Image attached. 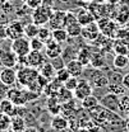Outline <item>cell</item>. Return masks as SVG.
Listing matches in <instances>:
<instances>
[{"label":"cell","instance_id":"5b68a950","mask_svg":"<svg viewBox=\"0 0 129 132\" xmlns=\"http://www.w3.org/2000/svg\"><path fill=\"white\" fill-rule=\"evenodd\" d=\"M92 93H93V88H92L91 82L88 81L87 79L82 78V79H79L77 88L73 92V97H74V99H77V100H82V99H84L86 97L91 95Z\"/></svg>","mask_w":129,"mask_h":132},{"label":"cell","instance_id":"4fadbf2b","mask_svg":"<svg viewBox=\"0 0 129 132\" xmlns=\"http://www.w3.org/2000/svg\"><path fill=\"white\" fill-rule=\"evenodd\" d=\"M101 127L105 130V132H123L127 130V121H124V118L115 119V121L106 122Z\"/></svg>","mask_w":129,"mask_h":132},{"label":"cell","instance_id":"9c48e42d","mask_svg":"<svg viewBox=\"0 0 129 132\" xmlns=\"http://www.w3.org/2000/svg\"><path fill=\"white\" fill-rule=\"evenodd\" d=\"M46 55L42 53V51H30L28 55L26 56L27 60V66H31L35 69H40L41 66L46 62Z\"/></svg>","mask_w":129,"mask_h":132},{"label":"cell","instance_id":"7c38bea8","mask_svg":"<svg viewBox=\"0 0 129 132\" xmlns=\"http://www.w3.org/2000/svg\"><path fill=\"white\" fill-rule=\"evenodd\" d=\"M100 28H98V24H97V22H92V23H90V24H87L86 27H83V29H82V37L86 39V41H90V42H92V41H95L97 37L100 36Z\"/></svg>","mask_w":129,"mask_h":132},{"label":"cell","instance_id":"8992f818","mask_svg":"<svg viewBox=\"0 0 129 132\" xmlns=\"http://www.w3.org/2000/svg\"><path fill=\"white\" fill-rule=\"evenodd\" d=\"M5 33H6V38L13 41L17 39L22 36H24V24L19 20L10 22L6 27H5Z\"/></svg>","mask_w":129,"mask_h":132},{"label":"cell","instance_id":"2e32d148","mask_svg":"<svg viewBox=\"0 0 129 132\" xmlns=\"http://www.w3.org/2000/svg\"><path fill=\"white\" fill-rule=\"evenodd\" d=\"M66 70L69 71L70 76H77V78H81L83 71H84V65L82 64L78 59H74V60H70L65 64Z\"/></svg>","mask_w":129,"mask_h":132},{"label":"cell","instance_id":"60d3db41","mask_svg":"<svg viewBox=\"0 0 129 132\" xmlns=\"http://www.w3.org/2000/svg\"><path fill=\"white\" fill-rule=\"evenodd\" d=\"M76 22H78V20H77V14H76L74 12H72V10H66L64 27L69 26V24H73V23H76Z\"/></svg>","mask_w":129,"mask_h":132},{"label":"cell","instance_id":"d6986e66","mask_svg":"<svg viewBox=\"0 0 129 132\" xmlns=\"http://www.w3.org/2000/svg\"><path fill=\"white\" fill-rule=\"evenodd\" d=\"M38 72H40V75H42L44 78H46L50 81L54 80V79H55V75H56L55 67L51 65V62H47V61L38 69Z\"/></svg>","mask_w":129,"mask_h":132},{"label":"cell","instance_id":"d4e9b609","mask_svg":"<svg viewBox=\"0 0 129 132\" xmlns=\"http://www.w3.org/2000/svg\"><path fill=\"white\" fill-rule=\"evenodd\" d=\"M113 65L116 70H123L129 65V57L127 55H115L113 60Z\"/></svg>","mask_w":129,"mask_h":132},{"label":"cell","instance_id":"f907efd6","mask_svg":"<svg viewBox=\"0 0 129 132\" xmlns=\"http://www.w3.org/2000/svg\"><path fill=\"white\" fill-rule=\"evenodd\" d=\"M92 3H97V4H104V3H106V0H93Z\"/></svg>","mask_w":129,"mask_h":132},{"label":"cell","instance_id":"e0dca14e","mask_svg":"<svg viewBox=\"0 0 129 132\" xmlns=\"http://www.w3.org/2000/svg\"><path fill=\"white\" fill-rule=\"evenodd\" d=\"M17 111H18V105H16L10 99L8 98L0 99V112L1 113H5L9 117H13V116L17 114Z\"/></svg>","mask_w":129,"mask_h":132},{"label":"cell","instance_id":"db71d44e","mask_svg":"<svg viewBox=\"0 0 129 132\" xmlns=\"http://www.w3.org/2000/svg\"><path fill=\"white\" fill-rule=\"evenodd\" d=\"M127 131L129 132V121H127Z\"/></svg>","mask_w":129,"mask_h":132},{"label":"cell","instance_id":"7bdbcfd3","mask_svg":"<svg viewBox=\"0 0 129 132\" xmlns=\"http://www.w3.org/2000/svg\"><path fill=\"white\" fill-rule=\"evenodd\" d=\"M50 62H51V65L55 67V70H60V69H63V67H65V64H66L62 56H58V57H55V59H51Z\"/></svg>","mask_w":129,"mask_h":132},{"label":"cell","instance_id":"7a4b0ae2","mask_svg":"<svg viewBox=\"0 0 129 132\" xmlns=\"http://www.w3.org/2000/svg\"><path fill=\"white\" fill-rule=\"evenodd\" d=\"M51 13H52V8L42 4V5L38 6L37 9H33L32 10V13H31V19H32V22L35 24H37L38 27H41V26L47 24Z\"/></svg>","mask_w":129,"mask_h":132},{"label":"cell","instance_id":"91938a15","mask_svg":"<svg viewBox=\"0 0 129 132\" xmlns=\"http://www.w3.org/2000/svg\"><path fill=\"white\" fill-rule=\"evenodd\" d=\"M74 1H82V0H74Z\"/></svg>","mask_w":129,"mask_h":132},{"label":"cell","instance_id":"f35d334b","mask_svg":"<svg viewBox=\"0 0 129 132\" xmlns=\"http://www.w3.org/2000/svg\"><path fill=\"white\" fill-rule=\"evenodd\" d=\"M78 81H79V78H77V76H70V78H69L64 84H63V85H64L68 90L74 92V89H76V88H77V85H78Z\"/></svg>","mask_w":129,"mask_h":132},{"label":"cell","instance_id":"8fae6325","mask_svg":"<svg viewBox=\"0 0 129 132\" xmlns=\"http://www.w3.org/2000/svg\"><path fill=\"white\" fill-rule=\"evenodd\" d=\"M44 52H45L46 57H49L50 60H51V59H55V57L60 56L62 52H63L62 43H59V42H56V41H54V39L51 38V39H49L47 42L45 43Z\"/></svg>","mask_w":129,"mask_h":132},{"label":"cell","instance_id":"277c9868","mask_svg":"<svg viewBox=\"0 0 129 132\" xmlns=\"http://www.w3.org/2000/svg\"><path fill=\"white\" fill-rule=\"evenodd\" d=\"M10 50L16 53L17 56H27L28 52L31 51V46H30V39L24 36L13 39L12 45H10Z\"/></svg>","mask_w":129,"mask_h":132},{"label":"cell","instance_id":"9f6ffc18","mask_svg":"<svg viewBox=\"0 0 129 132\" xmlns=\"http://www.w3.org/2000/svg\"><path fill=\"white\" fill-rule=\"evenodd\" d=\"M21 1H22V3H26V0H21Z\"/></svg>","mask_w":129,"mask_h":132},{"label":"cell","instance_id":"b9f144b4","mask_svg":"<svg viewBox=\"0 0 129 132\" xmlns=\"http://www.w3.org/2000/svg\"><path fill=\"white\" fill-rule=\"evenodd\" d=\"M107 78H109V82H121L123 80L120 71H113V70L107 72Z\"/></svg>","mask_w":129,"mask_h":132},{"label":"cell","instance_id":"11a10c76","mask_svg":"<svg viewBox=\"0 0 129 132\" xmlns=\"http://www.w3.org/2000/svg\"><path fill=\"white\" fill-rule=\"evenodd\" d=\"M125 117H127V121H129V111H128V113L125 114Z\"/></svg>","mask_w":129,"mask_h":132},{"label":"cell","instance_id":"74e56055","mask_svg":"<svg viewBox=\"0 0 129 132\" xmlns=\"http://www.w3.org/2000/svg\"><path fill=\"white\" fill-rule=\"evenodd\" d=\"M69 78H70V74H69V71L66 70V67H63V69H60V70H56L55 79H56L58 81H60V82L64 84Z\"/></svg>","mask_w":129,"mask_h":132},{"label":"cell","instance_id":"3957f363","mask_svg":"<svg viewBox=\"0 0 129 132\" xmlns=\"http://www.w3.org/2000/svg\"><path fill=\"white\" fill-rule=\"evenodd\" d=\"M97 24H98L100 32L102 33L104 36H106L109 38H115L116 31L119 29V24L114 19L109 18V16H105V18L98 19L97 20Z\"/></svg>","mask_w":129,"mask_h":132},{"label":"cell","instance_id":"c3c4849f","mask_svg":"<svg viewBox=\"0 0 129 132\" xmlns=\"http://www.w3.org/2000/svg\"><path fill=\"white\" fill-rule=\"evenodd\" d=\"M54 1H55V0H42V4H44V5H47V6H51V8H52V5H54Z\"/></svg>","mask_w":129,"mask_h":132},{"label":"cell","instance_id":"ba28073f","mask_svg":"<svg viewBox=\"0 0 129 132\" xmlns=\"http://www.w3.org/2000/svg\"><path fill=\"white\" fill-rule=\"evenodd\" d=\"M65 14H66V10H62V9H58V10H52L50 19L47 22L49 28L52 31V29H58V28H65L64 27V22H65Z\"/></svg>","mask_w":129,"mask_h":132},{"label":"cell","instance_id":"484cf974","mask_svg":"<svg viewBox=\"0 0 129 132\" xmlns=\"http://www.w3.org/2000/svg\"><path fill=\"white\" fill-rule=\"evenodd\" d=\"M129 111V94H123L119 97V114L123 118Z\"/></svg>","mask_w":129,"mask_h":132},{"label":"cell","instance_id":"5bb4252c","mask_svg":"<svg viewBox=\"0 0 129 132\" xmlns=\"http://www.w3.org/2000/svg\"><path fill=\"white\" fill-rule=\"evenodd\" d=\"M51 128L56 132H64L69 128V119L64 116L55 114L51 119Z\"/></svg>","mask_w":129,"mask_h":132},{"label":"cell","instance_id":"ac0fdd59","mask_svg":"<svg viewBox=\"0 0 129 132\" xmlns=\"http://www.w3.org/2000/svg\"><path fill=\"white\" fill-rule=\"evenodd\" d=\"M0 62L4 65V67H14L17 64V55L12 50L3 52V55L0 56Z\"/></svg>","mask_w":129,"mask_h":132},{"label":"cell","instance_id":"f546056e","mask_svg":"<svg viewBox=\"0 0 129 132\" xmlns=\"http://www.w3.org/2000/svg\"><path fill=\"white\" fill-rule=\"evenodd\" d=\"M38 28H40V27H38L37 24H35L33 22L28 23V24H24V37H27L28 39L37 37V34H38Z\"/></svg>","mask_w":129,"mask_h":132},{"label":"cell","instance_id":"4316f807","mask_svg":"<svg viewBox=\"0 0 129 132\" xmlns=\"http://www.w3.org/2000/svg\"><path fill=\"white\" fill-rule=\"evenodd\" d=\"M106 88H107V92L114 93V94H116L119 97L127 93V89L123 85V82H109V85Z\"/></svg>","mask_w":129,"mask_h":132},{"label":"cell","instance_id":"4dcf8cb0","mask_svg":"<svg viewBox=\"0 0 129 132\" xmlns=\"http://www.w3.org/2000/svg\"><path fill=\"white\" fill-rule=\"evenodd\" d=\"M77 55H78V50H76L73 46H68V47L63 48V52H62L60 56L64 59L65 62H68V61H70V60L77 59Z\"/></svg>","mask_w":129,"mask_h":132},{"label":"cell","instance_id":"836d02e7","mask_svg":"<svg viewBox=\"0 0 129 132\" xmlns=\"http://www.w3.org/2000/svg\"><path fill=\"white\" fill-rule=\"evenodd\" d=\"M37 37H38L41 41H44V42L46 43L49 39L52 38V31H51L49 27L41 26V27L38 28V34H37Z\"/></svg>","mask_w":129,"mask_h":132},{"label":"cell","instance_id":"f6af8a7d","mask_svg":"<svg viewBox=\"0 0 129 132\" xmlns=\"http://www.w3.org/2000/svg\"><path fill=\"white\" fill-rule=\"evenodd\" d=\"M121 82H123V85L125 86V89L129 90V72L125 74V75H123V80H121Z\"/></svg>","mask_w":129,"mask_h":132},{"label":"cell","instance_id":"9a60e30c","mask_svg":"<svg viewBox=\"0 0 129 132\" xmlns=\"http://www.w3.org/2000/svg\"><path fill=\"white\" fill-rule=\"evenodd\" d=\"M76 10L77 12H74V13L77 14V20H78V23L81 24L82 27H86L87 24H90V23L96 20L95 16L92 15V13L87 8H78Z\"/></svg>","mask_w":129,"mask_h":132},{"label":"cell","instance_id":"d6a6232c","mask_svg":"<svg viewBox=\"0 0 129 132\" xmlns=\"http://www.w3.org/2000/svg\"><path fill=\"white\" fill-rule=\"evenodd\" d=\"M65 29H66V32H68V36H69V37L74 38V37H78V36H81L82 34V29H83V27H82L78 22H76V23H73V24L66 26V27H65Z\"/></svg>","mask_w":129,"mask_h":132},{"label":"cell","instance_id":"e575fe53","mask_svg":"<svg viewBox=\"0 0 129 132\" xmlns=\"http://www.w3.org/2000/svg\"><path fill=\"white\" fill-rule=\"evenodd\" d=\"M106 65L105 62V57L101 55V53H93L92 55V59H91V66L95 67V69H102L104 66Z\"/></svg>","mask_w":129,"mask_h":132},{"label":"cell","instance_id":"d590c367","mask_svg":"<svg viewBox=\"0 0 129 132\" xmlns=\"http://www.w3.org/2000/svg\"><path fill=\"white\" fill-rule=\"evenodd\" d=\"M10 122H12V117L0 112V132L8 131L10 127Z\"/></svg>","mask_w":129,"mask_h":132},{"label":"cell","instance_id":"8d00e7d4","mask_svg":"<svg viewBox=\"0 0 129 132\" xmlns=\"http://www.w3.org/2000/svg\"><path fill=\"white\" fill-rule=\"evenodd\" d=\"M30 46H31V51H44L45 42L41 41L38 37H35L30 39Z\"/></svg>","mask_w":129,"mask_h":132},{"label":"cell","instance_id":"f1b7e54d","mask_svg":"<svg viewBox=\"0 0 129 132\" xmlns=\"http://www.w3.org/2000/svg\"><path fill=\"white\" fill-rule=\"evenodd\" d=\"M56 98H58V100H59V102H60L62 104H64V103H68V102H70V100L74 98V97H73V92L68 90V89H66V88L64 86V85H63V86H62V89L59 90V93H58Z\"/></svg>","mask_w":129,"mask_h":132},{"label":"cell","instance_id":"44dd1931","mask_svg":"<svg viewBox=\"0 0 129 132\" xmlns=\"http://www.w3.org/2000/svg\"><path fill=\"white\" fill-rule=\"evenodd\" d=\"M26 119L22 117V116L19 114H16L12 117V122H10V127L9 128H12L13 131L16 132H23L26 130Z\"/></svg>","mask_w":129,"mask_h":132},{"label":"cell","instance_id":"bcb514c9","mask_svg":"<svg viewBox=\"0 0 129 132\" xmlns=\"http://www.w3.org/2000/svg\"><path fill=\"white\" fill-rule=\"evenodd\" d=\"M5 38H6V33H5V27L0 26V42H1L3 39H5Z\"/></svg>","mask_w":129,"mask_h":132},{"label":"cell","instance_id":"6f0895ef","mask_svg":"<svg viewBox=\"0 0 129 132\" xmlns=\"http://www.w3.org/2000/svg\"><path fill=\"white\" fill-rule=\"evenodd\" d=\"M4 1H13V0H4Z\"/></svg>","mask_w":129,"mask_h":132},{"label":"cell","instance_id":"7402d4cb","mask_svg":"<svg viewBox=\"0 0 129 132\" xmlns=\"http://www.w3.org/2000/svg\"><path fill=\"white\" fill-rule=\"evenodd\" d=\"M46 105H47V111L51 114H59L62 112V103L58 100L56 97H47V102H46Z\"/></svg>","mask_w":129,"mask_h":132},{"label":"cell","instance_id":"1f68e13d","mask_svg":"<svg viewBox=\"0 0 129 132\" xmlns=\"http://www.w3.org/2000/svg\"><path fill=\"white\" fill-rule=\"evenodd\" d=\"M77 59L81 61L83 65H88L91 64V59H92V52L88 48H82L78 50V55H77Z\"/></svg>","mask_w":129,"mask_h":132},{"label":"cell","instance_id":"ffe728a7","mask_svg":"<svg viewBox=\"0 0 129 132\" xmlns=\"http://www.w3.org/2000/svg\"><path fill=\"white\" fill-rule=\"evenodd\" d=\"M62 86H63V82H60V81H58L56 79H54V80L49 81V84L44 89V92H45V94L47 97H56L58 93H59V90L62 89Z\"/></svg>","mask_w":129,"mask_h":132},{"label":"cell","instance_id":"ab89813d","mask_svg":"<svg viewBox=\"0 0 129 132\" xmlns=\"http://www.w3.org/2000/svg\"><path fill=\"white\" fill-rule=\"evenodd\" d=\"M115 38L119 39V41H124V42L129 43V31L125 29V28H119V29L116 31Z\"/></svg>","mask_w":129,"mask_h":132},{"label":"cell","instance_id":"cb8c5ba5","mask_svg":"<svg viewBox=\"0 0 129 132\" xmlns=\"http://www.w3.org/2000/svg\"><path fill=\"white\" fill-rule=\"evenodd\" d=\"M81 104H82V108L83 109L88 111V109H91V108H93V107H96V105L100 104V99L97 98L95 94H91V95L86 97L84 99H82Z\"/></svg>","mask_w":129,"mask_h":132},{"label":"cell","instance_id":"7dc6e473","mask_svg":"<svg viewBox=\"0 0 129 132\" xmlns=\"http://www.w3.org/2000/svg\"><path fill=\"white\" fill-rule=\"evenodd\" d=\"M23 132H38V130L36 127H33V126H28V127H26V130Z\"/></svg>","mask_w":129,"mask_h":132},{"label":"cell","instance_id":"83f0119b","mask_svg":"<svg viewBox=\"0 0 129 132\" xmlns=\"http://www.w3.org/2000/svg\"><path fill=\"white\" fill-rule=\"evenodd\" d=\"M68 32L65 28H58V29H52V39L59 42V43H65L68 41Z\"/></svg>","mask_w":129,"mask_h":132},{"label":"cell","instance_id":"30bf717a","mask_svg":"<svg viewBox=\"0 0 129 132\" xmlns=\"http://www.w3.org/2000/svg\"><path fill=\"white\" fill-rule=\"evenodd\" d=\"M17 82V70L14 67H4L0 71V84L12 88Z\"/></svg>","mask_w":129,"mask_h":132},{"label":"cell","instance_id":"52a82bcc","mask_svg":"<svg viewBox=\"0 0 129 132\" xmlns=\"http://www.w3.org/2000/svg\"><path fill=\"white\" fill-rule=\"evenodd\" d=\"M100 104L109 111L119 113V95H116L114 93L107 92L106 94H104L100 98Z\"/></svg>","mask_w":129,"mask_h":132},{"label":"cell","instance_id":"f5cc1de1","mask_svg":"<svg viewBox=\"0 0 129 132\" xmlns=\"http://www.w3.org/2000/svg\"><path fill=\"white\" fill-rule=\"evenodd\" d=\"M59 1H60V3H69L70 0H59Z\"/></svg>","mask_w":129,"mask_h":132},{"label":"cell","instance_id":"94428289","mask_svg":"<svg viewBox=\"0 0 129 132\" xmlns=\"http://www.w3.org/2000/svg\"><path fill=\"white\" fill-rule=\"evenodd\" d=\"M123 132H128V131H127V130H125V131H123Z\"/></svg>","mask_w":129,"mask_h":132},{"label":"cell","instance_id":"681fc988","mask_svg":"<svg viewBox=\"0 0 129 132\" xmlns=\"http://www.w3.org/2000/svg\"><path fill=\"white\" fill-rule=\"evenodd\" d=\"M120 0H106V3H109V4H118Z\"/></svg>","mask_w":129,"mask_h":132},{"label":"cell","instance_id":"680465c9","mask_svg":"<svg viewBox=\"0 0 129 132\" xmlns=\"http://www.w3.org/2000/svg\"><path fill=\"white\" fill-rule=\"evenodd\" d=\"M0 10H1V3H0Z\"/></svg>","mask_w":129,"mask_h":132},{"label":"cell","instance_id":"603a6c76","mask_svg":"<svg viewBox=\"0 0 129 132\" xmlns=\"http://www.w3.org/2000/svg\"><path fill=\"white\" fill-rule=\"evenodd\" d=\"M113 51L115 55H129V43L124 41H119L116 39V42L113 43Z\"/></svg>","mask_w":129,"mask_h":132},{"label":"cell","instance_id":"816d5d0a","mask_svg":"<svg viewBox=\"0 0 129 132\" xmlns=\"http://www.w3.org/2000/svg\"><path fill=\"white\" fill-rule=\"evenodd\" d=\"M82 1H83V3H86V4H88V3H92L93 0H82Z\"/></svg>","mask_w":129,"mask_h":132},{"label":"cell","instance_id":"ee69618b","mask_svg":"<svg viewBox=\"0 0 129 132\" xmlns=\"http://www.w3.org/2000/svg\"><path fill=\"white\" fill-rule=\"evenodd\" d=\"M30 9H37L38 6H41L42 5V0H26V3H24Z\"/></svg>","mask_w":129,"mask_h":132},{"label":"cell","instance_id":"6da1fadb","mask_svg":"<svg viewBox=\"0 0 129 132\" xmlns=\"http://www.w3.org/2000/svg\"><path fill=\"white\" fill-rule=\"evenodd\" d=\"M38 70L31 66H22L17 71V82H19L22 86L27 88L31 82H33L38 76Z\"/></svg>","mask_w":129,"mask_h":132}]
</instances>
